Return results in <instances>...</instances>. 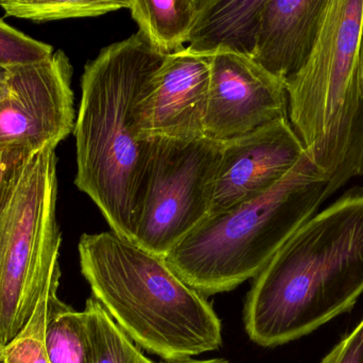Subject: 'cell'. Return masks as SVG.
I'll use <instances>...</instances> for the list:
<instances>
[{
  "label": "cell",
  "instance_id": "4fadbf2b",
  "mask_svg": "<svg viewBox=\"0 0 363 363\" xmlns=\"http://www.w3.org/2000/svg\"><path fill=\"white\" fill-rule=\"evenodd\" d=\"M266 0H202L188 51L196 55L232 53L254 57Z\"/></svg>",
  "mask_w": 363,
  "mask_h": 363
},
{
  "label": "cell",
  "instance_id": "ba28073f",
  "mask_svg": "<svg viewBox=\"0 0 363 363\" xmlns=\"http://www.w3.org/2000/svg\"><path fill=\"white\" fill-rule=\"evenodd\" d=\"M72 65L63 50L6 68L0 90V146L30 153L55 147L76 124Z\"/></svg>",
  "mask_w": 363,
  "mask_h": 363
},
{
  "label": "cell",
  "instance_id": "2e32d148",
  "mask_svg": "<svg viewBox=\"0 0 363 363\" xmlns=\"http://www.w3.org/2000/svg\"><path fill=\"white\" fill-rule=\"evenodd\" d=\"M61 270L53 271L47 302L46 347L50 363H91V345L84 311L74 310L57 296Z\"/></svg>",
  "mask_w": 363,
  "mask_h": 363
},
{
  "label": "cell",
  "instance_id": "d4e9b609",
  "mask_svg": "<svg viewBox=\"0 0 363 363\" xmlns=\"http://www.w3.org/2000/svg\"><path fill=\"white\" fill-rule=\"evenodd\" d=\"M6 68L0 66V90H1L2 83H4V76H6Z\"/></svg>",
  "mask_w": 363,
  "mask_h": 363
},
{
  "label": "cell",
  "instance_id": "9c48e42d",
  "mask_svg": "<svg viewBox=\"0 0 363 363\" xmlns=\"http://www.w3.org/2000/svg\"><path fill=\"white\" fill-rule=\"evenodd\" d=\"M209 58L206 138L225 142L288 117L285 82L253 58L223 51Z\"/></svg>",
  "mask_w": 363,
  "mask_h": 363
},
{
  "label": "cell",
  "instance_id": "4316f807",
  "mask_svg": "<svg viewBox=\"0 0 363 363\" xmlns=\"http://www.w3.org/2000/svg\"><path fill=\"white\" fill-rule=\"evenodd\" d=\"M0 363H4V359H2L1 362H0Z\"/></svg>",
  "mask_w": 363,
  "mask_h": 363
},
{
  "label": "cell",
  "instance_id": "ffe728a7",
  "mask_svg": "<svg viewBox=\"0 0 363 363\" xmlns=\"http://www.w3.org/2000/svg\"><path fill=\"white\" fill-rule=\"evenodd\" d=\"M53 47L34 40L0 18V66L8 68L40 61L52 55Z\"/></svg>",
  "mask_w": 363,
  "mask_h": 363
},
{
  "label": "cell",
  "instance_id": "e0dca14e",
  "mask_svg": "<svg viewBox=\"0 0 363 363\" xmlns=\"http://www.w3.org/2000/svg\"><path fill=\"white\" fill-rule=\"evenodd\" d=\"M83 311L89 324L91 363H153L93 296Z\"/></svg>",
  "mask_w": 363,
  "mask_h": 363
},
{
  "label": "cell",
  "instance_id": "603a6c76",
  "mask_svg": "<svg viewBox=\"0 0 363 363\" xmlns=\"http://www.w3.org/2000/svg\"><path fill=\"white\" fill-rule=\"evenodd\" d=\"M356 77L358 87L363 96V19L360 29L359 44H358L357 63H356Z\"/></svg>",
  "mask_w": 363,
  "mask_h": 363
},
{
  "label": "cell",
  "instance_id": "5b68a950",
  "mask_svg": "<svg viewBox=\"0 0 363 363\" xmlns=\"http://www.w3.org/2000/svg\"><path fill=\"white\" fill-rule=\"evenodd\" d=\"M55 149H42L8 175L0 191V345L29 322L59 264Z\"/></svg>",
  "mask_w": 363,
  "mask_h": 363
},
{
  "label": "cell",
  "instance_id": "5bb4252c",
  "mask_svg": "<svg viewBox=\"0 0 363 363\" xmlns=\"http://www.w3.org/2000/svg\"><path fill=\"white\" fill-rule=\"evenodd\" d=\"M306 151L328 177V198L351 179L363 176V96L356 72L328 131Z\"/></svg>",
  "mask_w": 363,
  "mask_h": 363
},
{
  "label": "cell",
  "instance_id": "9a60e30c",
  "mask_svg": "<svg viewBox=\"0 0 363 363\" xmlns=\"http://www.w3.org/2000/svg\"><path fill=\"white\" fill-rule=\"evenodd\" d=\"M202 0H130L132 18L151 48L170 55L185 48Z\"/></svg>",
  "mask_w": 363,
  "mask_h": 363
},
{
  "label": "cell",
  "instance_id": "484cf974",
  "mask_svg": "<svg viewBox=\"0 0 363 363\" xmlns=\"http://www.w3.org/2000/svg\"><path fill=\"white\" fill-rule=\"evenodd\" d=\"M4 359V347L0 345V362Z\"/></svg>",
  "mask_w": 363,
  "mask_h": 363
},
{
  "label": "cell",
  "instance_id": "3957f363",
  "mask_svg": "<svg viewBox=\"0 0 363 363\" xmlns=\"http://www.w3.org/2000/svg\"><path fill=\"white\" fill-rule=\"evenodd\" d=\"M78 251L94 298L135 345L163 360L188 359L221 347V322L211 303L165 258L112 230L83 234Z\"/></svg>",
  "mask_w": 363,
  "mask_h": 363
},
{
  "label": "cell",
  "instance_id": "d6986e66",
  "mask_svg": "<svg viewBox=\"0 0 363 363\" xmlns=\"http://www.w3.org/2000/svg\"><path fill=\"white\" fill-rule=\"evenodd\" d=\"M51 281V279H50ZM50 283L21 332L4 347V363H50L46 347L47 302Z\"/></svg>",
  "mask_w": 363,
  "mask_h": 363
},
{
  "label": "cell",
  "instance_id": "7c38bea8",
  "mask_svg": "<svg viewBox=\"0 0 363 363\" xmlns=\"http://www.w3.org/2000/svg\"><path fill=\"white\" fill-rule=\"evenodd\" d=\"M326 4L328 0H266L253 59L286 85L308 59Z\"/></svg>",
  "mask_w": 363,
  "mask_h": 363
},
{
  "label": "cell",
  "instance_id": "8992f818",
  "mask_svg": "<svg viewBox=\"0 0 363 363\" xmlns=\"http://www.w3.org/2000/svg\"><path fill=\"white\" fill-rule=\"evenodd\" d=\"M133 242L166 258L208 217L222 142L155 138Z\"/></svg>",
  "mask_w": 363,
  "mask_h": 363
},
{
  "label": "cell",
  "instance_id": "7a4b0ae2",
  "mask_svg": "<svg viewBox=\"0 0 363 363\" xmlns=\"http://www.w3.org/2000/svg\"><path fill=\"white\" fill-rule=\"evenodd\" d=\"M363 293V185L304 224L255 277L243 321L252 341L274 347L353 308Z\"/></svg>",
  "mask_w": 363,
  "mask_h": 363
},
{
  "label": "cell",
  "instance_id": "44dd1931",
  "mask_svg": "<svg viewBox=\"0 0 363 363\" xmlns=\"http://www.w3.org/2000/svg\"><path fill=\"white\" fill-rule=\"evenodd\" d=\"M321 363H363V320L347 335Z\"/></svg>",
  "mask_w": 363,
  "mask_h": 363
},
{
  "label": "cell",
  "instance_id": "277c9868",
  "mask_svg": "<svg viewBox=\"0 0 363 363\" xmlns=\"http://www.w3.org/2000/svg\"><path fill=\"white\" fill-rule=\"evenodd\" d=\"M328 177L305 151L272 189L209 215L165 258L204 296L230 291L256 277L284 244L328 200Z\"/></svg>",
  "mask_w": 363,
  "mask_h": 363
},
{
  "label": "cell",
  "instance_id": "8fae6325",
  "mask_svg": "<svg viewBox=\"0 0 363 363\" xmlns=\"http://www.w3.org/2000/svg\"><path fill=\"white\" fill-rule=\"evenodd\" d=\"M211 58L182 49L165 55L146 96L138 104V134L192 141L205 136Z\"/></svg>",
  "mask_w": 363,
  "mask_h": 363
},
{
  "label": "cell",
  "instance_id": "7402d4cb",
  "mask_svg": "<svg viewBox=\"0 0 363 363\" xmlns=\"http://www.w3.org/2000/svg\"><path fill=\"white\" fill-rule=\"evenodd\" d=\"M27 149L19 146H0V191L8 175L28 156Z\"/></svg>",
  "mask_w": 363,
  "mask_h": 363
},
{
  "label": "cell",
  "instance_id": "52a82bcc",
  "mask_svg": "<svg viewBox=\"0 0 363 363\" xmlns=\"http://www.w3.org/2000/svg\"><path fill=\"white\" fill-rule=\"evenodd\" d=\"M363 19V0H328L315 46L286 82L288 119L311 148L326 134L353 80Z\"/></svg>",
  "mask_w": 363,
  "mask_h": 363
},
{
  "label": "cell",
  "instance_id": "ac0fdd59",
  "mask_svg": "<svg viewBox=\"0 0 363 363\" xmlns=\"http://www.w3.org/2000/svg\"><path fill=\"white\" fill-rule=\"evenodd\" d=\"M129 4L130 0H0L6 16L38 23L100 16Z\"/></svg>",
  "mask_w": 363,
  "mask_h": 363
},
{
  "label": "cell",
  "instance_id": "30bf717a",
  "mask_svg": "<svg viewBox=\"0 0 363 363\" xmlns=\"http://www.w3.org/2000/svg\"><path fill=\"white\" fill-rule=\"evenodd\" d=\"M305 151L288 117L222 142L209 215L224 212L272 189Z\"/></svg>",
  "mask_w": 363,
  "mask_h": 363
},
{
  "label": "cell",
  "instance_id": "cb8c5ba5",
  "mask_svg": "<svg viewBox=\"0 0 363 363\" xmlns=\"http://www.w3.org/2000/svg\"><path fill=\"white\" fill-rule=\"evenodd\" d=\"M159 363H230L228 360L224 359H208V360H192L190 358L188 359H179V360H162Z\"/></svg>",
  "mask_w": 363,
  "mask_h": 363
},
{
  "label": "cell",
  "instance_id": "6da1fadb",
  "mask_svg": "<svg viewBox=\"0 0 363 363\" xmlns=\"http://www.w3.org/2000/svg\"><path fill=\"white\" fill-rule=\"evenodd\" d=\"M138 32L87 62L74 124V185L118 236L133 242L152 156L138 134V109L164 61Z\"/></svg>",
  "mask_w": 363,
  "mask_h": 363
}]
</instances>
